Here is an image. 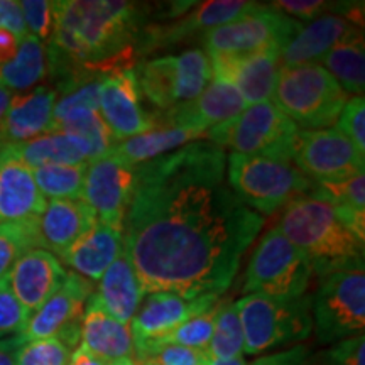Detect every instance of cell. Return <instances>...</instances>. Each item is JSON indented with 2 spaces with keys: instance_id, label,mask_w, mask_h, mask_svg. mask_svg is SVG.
<instances>
[{
  "instance_id": "6da1fadb",
  "label": "cell",
  "mask_w": 365,
  "mask_h": 365,
  "mask_svg": "<svg viewBox=\"0 0 365 365\" xmlns=\"http://www.w3.org/2000/svg\"><path fill=\"white\" fill-rule=\"evenodd\" d=\"M124 252L144 293L220 296L264 227L227 182V154L196 140L137 164Z\"/></svg>"
},
{
  "instance_id": "7a4b0ae2",
  "label": "cell",
  "mask_w": 365,
  "mask_h": 365,
  "mask_svg": "<svg viewBox=\"0 0 365 365\" xmlns=\"http://www.w3.org/2000/svg\"><path fill=\"white\" fill-rule=\"evenodd\" d=\"M137 7L120 0L54 2L48 75L66 81L81 71L108 75L124 70L137 33Z\"/></svg>"
},
{
  "instance_id": "3957f363",
  "label": "cell",
  "mask_w": 365,
  "mask_h": 365,
  "mask_svg": "<svg viewBox=\"0 0 365 365\" xmlns=\"http://www.w3.org/2000/svg\"><path fill=\"white\" fill-rule=\"evenodd\" d=\"M276 228L308 259L319 277L364 267L365 240L349 230L322 200L296 196L286 205Z\"/></svg>"
},
{
  "instance_id": "277c9868",
  "label": "cell",
  "mask_w": 365,
  "mask_h": 365,
  "mask_svg": "<svg viewBox=\"0 0 365 365\" xmlns=\"http://www.w3.org/2000/svg\"><path fill=\"white\" fill-rule=\"evenodd\" d=\"M227 182L237 198L259 215H271L313 186L291 161L234 153L227 158Z\"/></svg>"
},
{
  "instance_id": "5b68a950",
  "label": "cell",
  "mask_w": 365,
  "mask_h": 365,
  "mask_svg": "<svg viewBox=\"0 0 365 365\" xmlns=\"http://www.w3.org/2000/svg\"><path fill=\"white\" fill-rule=\"evenodd\" d=\"M349 95L322 65L281 66L272 102L296 127L322 130L336 124Z\"/></svg>"
},
{
  "instance_id": "8992f818",
  "label": "cell",
  "mask_w": 365,
  "mask_h": 365,
  "mask_svg": "<svg viewBox=\"0 0 365 365\" xmlns=\"http://www.w3.org/2000/svg\"><path fill=\"white\" fill-rule=\"evenodd\" d=\"M237 308L244 330V354L261 355L277 346L298 344L313 331L309 296L249 294L237 301Z\"/></svg>"
},
{
  "instance_id": "52a82bcc",
  "label": "cell",
  "mask_w": 365,
  "mask_h": 365,
  "mask_svg": "<svg viewBox=\"0 0 365 365\" xmlns=\"http://www.w3.org/2000/svg\"><path fill=\"white\" fill-rule=\"evenodd\" d=\"M296 132L298 127L276 103L262 102L249 105L240 115L213 127L205 139L234 154L291 161Z\"/></svg>"
},
{
  "instance_id": "ba28073f",
  "label": "cell",
  "mask_w": 365,
  "mask_h": 365,
  "mask_svg": "<svg viewBox=\"0 0 365 365\" xmlns=\"http://www.w3.org/2000/svg\"><path fill=\"white\" fill-rule=\"evenodd\" d=\"M313 328L322 344L364 335L365 327V272L364 267L340 271L322 277L312 298Z\"/></svg>"
},
{
  "instance_id": "9c48e42d",
  "label": "cell",
  "mask_w": 365,
  "mask_h": 365,
  "mask_svg": "<svg viewBox=\"0 0 365 365\" xmlns=\"http://www.w3.org/2000/svg\"><path fill=\"white\" fill-rule=\"evenodd\" d=\"M312 274L308 259L272 227L250 255L242 293L299 298L307 293Z\"/></svg>"
},
{
  "instance_id": "30bf717a",
  "label": "cell",
  "mask_w": 365,
  "mask_h": 365,
  "mask_svg": "<svg viewBox=\"0 0 365 365\" xmlns=\"http://www.w3.org/2000/svg\"><path fill=\"white\" fill-rule=\"evenodd\" d=\"M212 78V63L203 49L150 59L140 66L137 75L140 91L161 110L193 102Z\"/></svg>"
},
{
  "instance_id": "8fae6325",
  "label": "cell",
  "mask_w": 365,
  "mask_h": 365,
  "mask_svg": "<svg viewBox=\"0 0 365 365\" xmlns=\"http://www.w3.org/2000/svg\"><path fill=\"white\" fill-rule=\"evenodd\" d=\"M301 27V22L262 6L240 19L208 31L203 36V51L227 56H244L261 51L282 53Z\"/></svg>"
},
{
  "instance_id": "7c38bea8",
  "label": "cell",
  "mask_w": 365,
  "mask_h": 365,
  "mask_svg": "<svg viewBox=\"0 0 365 365\" xmlns=\"http://www.w3.org/2000/svg\"><path fill=\"white\" fill-rule=\"evenodd\" d=\"M291 161L312 182L340 181L365 173V154L336 129H298Z\"/></svg>"
},
{
  "instance_id": "4fadbf2b",
  "label": "cell",
  "mask_w": 365,
  "mask_h": 365,
  "mask_svg": "<svg viewBox=\"0 0 365 365\" xmlns=\"http://www.w3.org/2000/svg\"><path fill=\"white\" fill-rule=\"evenodd\" d=\"M135 185V166L113 153L86 164L81 198L97 213L98 222L124 230Z\"/></svg>"
},
{
  "instance_id": "5bb4252c",
  "label": "cell",
  "mask_w": 365,
  "mask_h": 365,
  "mask_svg": "<svg viewBox=\"0 0 365 365\" xmlns=\"http://www.w3.org/2000/svg\"><path fill=\"white\" fill-rule=\"evenodd\" d=\"M137 73L129 68L103 76L100 86V115L115 139H130L153 129L154 120L140 105Z\"/></svg>"
},
{
  "instance_id": "9a60e30c",
  "label": "cell",
  "mask_w": 365,
  "mask_h": 365,
  "mask_svg": "<svg viewBox=\"0 0 365 365\" xmlns=\"http://www.w3.org/2000/svg\"><path fill=\"white\" fill-rule=\"evenodd\" d=\"M213 78L225 80L239 90L245 105L272 102L281 71L279 51H261L244 56L207 54Z\"/></svg>"
},
{
  "instance_id": "2e32d148",
  "label": "cell",
  "mask_w": 365,
  "mask_h": 365,
  "mask_svg": "<svg viewBox=\"0 0 365 365\" xmlns=\"http://www.w3.org/2000/svg\"><path fill=\"white\" fill-rule=\"evenodd\" d=\"M46 205L33 170L17 156L12 145H0V223L39 220Z\"/></svg>"
},
{
  "instance_id": "e0dca14e",
  "label": "cell",
  "mask_w": 365,
  "mask_h": 365,
  "mask_svg": "<svg viewBox=\"0 0 365 365\" xmlns=\"http://www.w3.org/2000/svg\"><path fill=\"white\" fill-rule=\"evenodd\" d=\"M262 4L244 2V0H210L198 4L193 11L168 26H158L148 31L145 46L148 49H161L164 46L185 43L196 36H205L208 31L234 22L247 14L257 11Z\"/></svg>"
},
{
  "instance_id": "ac0fdd59",
  "label": "cell",
  "mask_w": 365,
  "mask_h": 365,
  "mask_svg": "<svg viewBox=\"0 0 365 365\" xmlns=\"http://www.w3.org/2000/svg\"><path fill=\"white\" fill-rule=\"evenodd\" d=\"M91 296V284L75 272H68L61 287L31 314L22 339L24 341L58 336L70 328L81 327L86 301Z\"/></svg>"
},
{
  "instance_id": "d6986e66",
  "label": "cell",
  "mask_w": 365,
  "mask_h": 365,
  "mask_svg": "<svg viewBox=\"0 0 365 365\" xmlns=\"http://www.w3.org/2000/svg\"><path fill=\"white\" fill-rule=\"evenodd\" d=\"M66 276L56 255L44 249H33L16 262L7 282L22 307L33 314L61 287Z\"/></svg>"
},
{
  "instance_id": "ffe728a7",
  "label": "cell",
  "mask_w": 365,
  "mask_h": 365,
  "mask_svg": "<svg viewBox=\"0 0 365 365\" xmlns=\"http://www.w3.org/2000/svg\"><path fill=\"white\" fill-rule=\"evenodd\" d=\"M220 296H202V298L185 299L171 293L149 294L143 307L132 318L130 333L134 344L154 340L166 335L186 319L198 317L218 303Z\"/></svg>"
},
{
  "instance_id": "44dd1931",
  "label": "cell",
  "mask_w": 365,
  "mask_h": 365,
  "mask_svg": "<svg viewBox=\"0 0 365 365\" xmlns=\"http://www.w3.org/2000/svg\"><path fill=\"white\" fill-rule=\"evenodd\" d=\"M244 98L234 85L212 78L198 98L168 110V125L188 127L207 135L213 127L225 124L245 110Z\"/></svg>"
},
{
  "instance_id": "7402d4cb",
  "label": "cell",
  "mask_w": 365,
  "mask_h": 365,
  "mask_svg": "<svg viewBox=\"0 0 365 365\" xmlns=\"http://www.w3.org/2000/svg\"><path fill=\"white\" fill-rule=\"evenodd\" d=\"M58 91L49 86L21 91L14 95L11 107L0 124V144L17 145L49 134Z\"/></svg>"
},
{
  "instance_id": "603a6c76",
  "label": "cell",
  "mask_w": 365,
  "mask_h": 365,
  "mask_svg": "<svg viewBox=\"0 0 365 365\" xmlns=\"http://www.w3.org/2000/svg\"><path fill=\"white\" fill-rule=\"evenodd\" d=\"M98 222L83 200H51L38 220L39 247L61 257Z\"/></svg>"
},
{
  "instance_id": "cb8c5ba5",
  "label": "cell",
  "mask_w": 365,
  "mask_h": 365,
  "mask_svg": "<svg viewBox=\"0 0 365 365\" xmlns=\"http://www.w3.org/2000/svg\"><path fill=\"white\" fill-rule=\"evenodd\" d=\"M80 336L81 346L107 365L134 360V340L129 325L112 318L93 293L86 301Z\"/></svg>"
},
{
  "instance_id": "d4e9b609",
  "label": "cell",
  "mask_w": 365,
  "mask_h": 365,
  "mask_svg": "<svg viewBox=\"0 0 365 365\" xmlns=\"http://www.w3.org/2000/svg\"><path fill=\"white\" fill-rule=\"evenodd\" d=\"M124 250V230L97 222L93 228L71 245L61 259L86 281H100L108 266Z\"/></svg>"
},
{
  "instance_id": "484cf974",
  "label": "cell",
  "mask_w": 365,
  "mask_h": 365,
  "mask_svg": "<svg viewBox=\"0 0 365 365\" xmlns=\"http://www.w3.org/2000/svg\"><path fill=\"white\" fill-rule=\"evenodd\" d=\"M354 27L357 26H354L346 17L336 16V14H328V16H322L308 22L282 49L281 66L319 65L333 46Z\"/></svg>"
},
{
  "instance_id": "4316f807",
  "label": "cell",
  "mask_w": 365,
  "mask_h": 365,
  "mask_svg": "<svg viewBox=\"0 0 365 365\" xmlns=\"http://www.w3.org/2000/svg\"><path fill=\"white\" fill-rule=\"evenodd\" d=\"M93 294L105 312L117 322L129 325L135 317L145 293L124 250L100 277L98 289Z\"/></svg>"
},
{
  "instance_id": "83f0119b",
  "label": "cell",
  "mask_w": 365,
  "mask_h": 365,
  "mask_svg": "<svg viewBox=\"0 0 365 365\" xmlns=\"http://www.w3.org/2000/svg\"><path fill=\"white\" fill-rule=\"evenodd\" d=\"M307 195L330 205L340 222L365 240V173L340 181L313 182Z\"/></svg>"
},
{
  "instance_id": "f1b7e54d",
  "label": "cell",
  "mask_w": 365,
  "mask_h": 365,
  "mask_svg": "<svg viewBox=\"0 0 365 365\" xmlns=\"http://www.w3.org/2000/svg\"><path fill=\"white\" fill-rule=\"evenodd\" d=\"M205 137L207 135L203 132L188 129V127L166 125L161 127V129H150L144 134L120 140L110 153L124 159L132 166H137V164L153 161V159L161 158L164 154L173 153V150L180 149L186 144L203 140Z\"/></svg>"
},
{
  "instance_id": "f546056e",
  "label": "cell",
  "mask_w": 365,
  "mask_h": 365,
  "mask_svg": "<svg viewBox=\"0 0 365 365\" xmlns=\"http://www.w3.org/2000/svg\"><path fill=\"white\" fill-rule=\"evenodd\" d=\"M12 149L31 170L54 164L75 166L90 163V150L83 140L65 132H49L24 144L12 145Z\"/></svg>"
},
{
  "instance_id": "4dcf8cb0",
  "label": "cell",
  "mask_w": 365,
  "mask_h": 365,
  "mask_svg": "<svg viewBox=\"0 0 365 365\" xmlns=\"http://www.w3.org/2000/svg\"><path fill=\"white\" fill-rule=\"evenodd\" d=\"M346 95L364 97L365 90V49L362 27H354L322 59Z\"/></svg>"
},
{
  "instance_id": "1f68e13d",
  "label": "cell",
  "mask_w": 365,
  "mask_h": 365,
  "mask_svg": "<svg viewBox=\"0 0 365 365\" xmlns=\"http://www.w3.org/2000/svg\"><path fill=\"white\" fill-rule=\"evenodd\" d=\"M48 76L46 46L27 34L21 39L16 56L0 65V83L9 90L27 91Z\"/></svg>"
},
{
  "instance_id": "d6a6232c",
  "label": "cell",
  "mask_w": 365,
  "mask_h": 365,
  "mask_svg": "<svg viewBox=\"0 0 365 365\" xmlns=\"http://www.w3.org/2000/svg\"><path fill=\"white\" fill-rule=\"evenodd\" d=\"M51 132H65L83 140L90 150V161L108 154L118 143L100 115V110H90V108L70 112L61 120L54 122Z\"/></svg>"
},
{
  "instance_id": "836d02e7",
  "label": "cell",
  "mask_w": 365,
  "mask_h": 365,
  "mask_svg": "<svg viewBox=\"0 0 365 365\" xmlns=\"http://www.w3.org/2000/svg\"><path fill=\"white\" fill-rule=\"evenodd\" d=\"M244 330L237 303H225L218 307L212 340L207 354L210 359L244 357Z\"/></svg>"
},
{
  "instance_id": "e575fe53",
  "label": "cell",
  "mask_w": 365,
  "mask_h": 365,
  "mask_svg": "<svg viewBox=\"0 0 365 365\" xmlns=\"http://www.w3.org/2000/svg\"><path fill=\"white\" fill-rule=\"evenodd\" d=\"M85 173L86 164H75V166L54 164V166L33 170L41 195L49 200H80Z\"/></svg>"
},
{
  "instance_id": "d590c367",
  "label": "cell",
  "mask_w": 365,
  "mask_h": 365,
  "mask_svg": "<svg viewBox=\"0 0 365 365\" xmlns=\"http://www.w3.org/2000/svg\"><path fill=\"white\" fill-rule=\"evenodd\" d=\"M39 247L38 220L0 223V281L6 279L26 252Z\"/></svg>"
},
{
  "instance_id": "8d00e7d4",
  "label": "cell",
  "mask_w": 365,
  "mask_h": 365,
  "mask_svg": "<svg viewBox=\"0 0 365 365\" xmlns=\"http://www.w3.org/2000/svg\"><path fill=\"white\" fill-rule=\"evenodd\" d=\"M218 307H220V303H217L215 307L210 308L208 312L198 314V317L186 319L185 323H181V325L173 328L171 331H168L166 335L145 341L188 346V349L196 350H207L210 340H212L213 328H215V317ZM137 344H139V341H137Z\"/></svg>"
},
{
  "instance_id": "74e56055",
  "label": "cell",
  "mask_w": 365,
  "mask_h": 365,
  "mask_svg": "<svg viewBox=\"0 0 365 365\" xmlns=\"http://www.w3.org/2000/svg\"><path fill=\"white\" fill-rule=\"evenodd\" d=\"M134 357L140 365H205L210 359L207 350L154 341L134 344Z\"/></svg>"
},
{
  "instance_id": "f35d334b",
  "label": "cell",
  "mask_w": 365,
  "mask_h": 365,
  "mask_svg": "<svg viewBox=\"0 0 365 365\" xmlns=\"http://www.w3.org/2000/svg\"><path fill=\"white\" fill-rule=\"evenodd\" d=\"M73 349L75 344L61 335L26 341L17 354V365H68Z\"/></svg>"
},
{
  "instance_id": "ab89813d",
  "label": "cell",
  "mask_w": 365,
  "mask_h": 365,
  "mask_svg": "<svg viewBox=\"0 0 365 365\" xmlns=\"http://www.w3.org/2000/svg\"><path fill=\"white\" fill-rule=\"evenodd\" d=\"M29 318L31 313L12 293L7 277L0 281V340L22 335Z\"/></svg>"
},
{
  "instance_id": "60d3db41",
  "label": "cell",
  "mask_w": 365,
  "mask_h": 365,
  "mask_svg": "<svg viewBox=\"0 0 365 365\" xmlns=\"http://www.w3.org/2000/svg\"><path fill=\"white\" fill-rule=\"evenodd\" d=\"M27 34L41 43H49L54 31V2L48 0H24L19 2Z\"/></svg>"
},
{
  "instance_id": "b9f144b4",
  "label": "cell",
  "mask_w": 365,
  "mask_h": 365,
  "mask_svg": "<svg viewBox=\"0 0 365 365\" xmlns=\"http://www.w3.org/2000/svg\"><path fill=\"white\" fill-rule=\"evenodd\" d=\"M365 364V336H352L336 341L313 357L312 365H364Z\"/></svg>"
},
{
  "instance_id": "7bdbcfd3",
  "label": "cell",
  "mask_w": 365,
  "mask_h": 365,
  "mask_svg": "<svg viewBox=\"0 0 365 365\" xmlns=\"http://www.w3.org/2000/svg\"><path fill=\"white\" fill-rule=\"evenodd\" d=\"M336 130L349 137L355 148L365 154V102L364 97L346 100L336 120Z\"/></svg>"
},
{
  "instance_id": "ee69618b",
  "label": "cell",
  "mask_w": 365,
  "mask_h": 365,
  "mask_svg": "<svg viewBox=\"0 0 365 365\" xmlns=\"http://www.w3.org/2000/svg\"><path fill=\"white\" fill-rule=\"evenodd\" d=\"M249 365H312V354L307 346L298 345L293 349L282 350V352L266 355Z\"/></svg>"
},
{
  "instance_id": "f6af8a7d",
  "label": "cell",
  "mask_w": 365,
  "mask_h": 365,
  "mask_svg": "<svg viewBox=\"0 0 365 365\" xmlns=\"http://www.w3.org/2000/svg\"><path fill=\"white\" fill-rule=\"evenodd\" d=\"M24 344L22 335L0 340V365H17V354Z\"/></svg>"
},
{
  "instance_id": "bcb514c9",
  "label": "cell",
  "mask_w": 365,
  "mask_h": 365,
  "mask_svg": "<svg viewBox=\"0 0 365 365\" xmlns=\"http://www.w3.org/2000/svg\"><path fill=\"white\" fill-rule=\"evenodd\" d=\"M19 43L21 39L17 38L16 34H12L11 31L0 27V65L11 61V59L16 56Z\"/></svg>"
},
{
  "instance_id": "7dc6e473",
  "label": "cell",
  "mask_w": 365,
  "mask_h": 365,
  "mask_svg": "<svg viewBox=\"0 0 365 365\" xmlns=\"http://www.w3.org/2000/svg\"><path fill=\"white\" fill-rule=\"evenodd\" d=\"M68 365H107L102 360L95 357V355H91L88 350L83 349V346H78V349L75 350L70 359V364Z\"/></svg>"
},
{
  "instance_id": "c3c4849f",
  "label": "cell",
  "mask_w": 365,
  "mask_h": 365,
  "mask_svg": "<svg viewBox=\"0 0 365 365\" xmlns=\"http://www.w3.org/2000/svg\"><path fill=\"white\" fill-rule=\"evenodd\" d=\"M12 97H14L12 91L0 83V124H2L4 117H6L9 107H11Z\"/></svg>"
},
{
  "instance_id": "681fc988",
  "label": "cell",
  "mask_w": 365,
  "mask_h": 365,
  "mask_svg": "<svg viewBox=\"0 0 365 365\" xmlns=\"http://www.w3.org/2000/svg\"><path fill=\"white\" fill-rule=\"evenodd\" d=\"M205 365H249L244 357L237 359H208Z\"/></svg>"
},
{
  "instance_id": "f907efd6",
  "label": "cell",
  "mask_w": 365,
  "mask_h": 365,
  "mask_svg": "<svg viewBox=\"0 0 365 365\" xmlns=\"http://www.w3.org/2000/svg\"><path fill=\"white\" fill-rule=\"evenodd\" d=\"M112 365H135L134 360H124V362H117V364H112Z\"/></svg>"
},
{
  "instance_id": "816d5d0a",
  "label": "cell",
  "mask_w": 365,
  "mask_h": 365,
  "mask_svg": "<svg viewBox=\"0 0 365 365\" xmlns=\"http://www.w3.org/2000/svg\"><path fill=\"white\" fill-rule=\"evenodd\" d=\"M0 145H2V144H0Z\"/></svg>"
}]
</instances>
